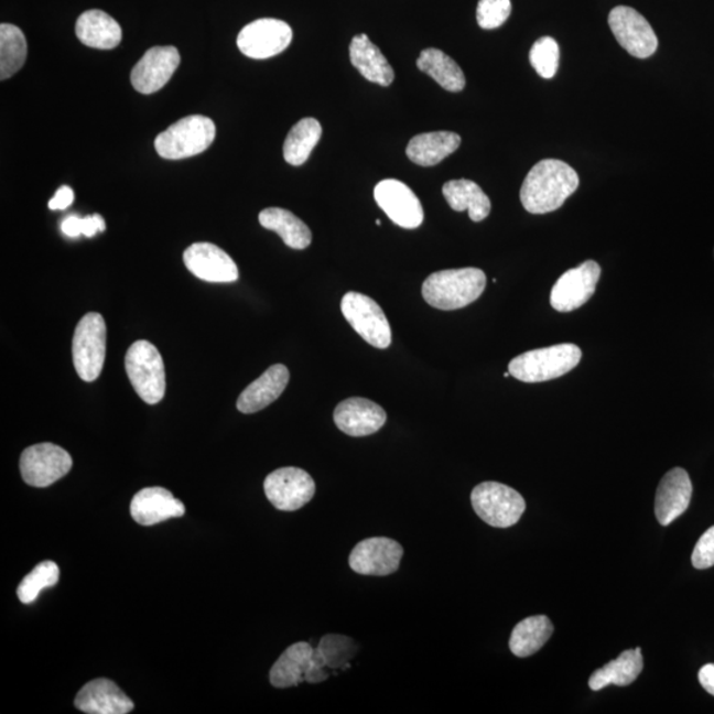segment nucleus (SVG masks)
<instances>
[{
    "mask_svg": "<svg viewBox=\"0 0 714 714\" xmlns=\"http://www.w3.org/2000/svg\"><path fill=\"white\" fill-rule=\"evenodd\" d=\"M577 172L558 159H544L528 172L520 190L522 207L533 215L558 210L577 191Z\"/></svg>",
    "mask_w": 714,
    "mask_h": 714,
    "instance_id": "1",
    "label": "nucleus"
},
{
    "mask_svg": "<svg viewBox=\"0 0 714 714\" xmlns=\"http://www.w3.org/2000/svg\"><path fill=\"white\" fill-rule=\"evenodd\" d=\"M487 284L485 271L476 268L436 271L422 284L423 300L443 311L468 306L483 294Z\"/></svg>",
    "mask_w": 714,
    "mask_h": 714,
    "instance_id": "2",
    "label": "nucleus"
},
{
    "mask_svg": "<svg viewBox=\"0 0 714 714\" xmlns=\"http://www.w3.org/2000/svg\"><path fill=\"white\" fill-rule=\"evenodd\" d=\"M581 359L582 350L575 344H555L516 356L508 364V372L522 382H544L571 372Z\"/></svg>",
    "mask_w": 714,
    "mask_h": 714,
    "instance_id": "3",
    "label": "nucleus"
},
{
    "mask_svg": "<svg viewBox=\"0 0 714 714\" xmlns=\"http://www.w3.org/2000/svg\"><path fill=\"white\" fill-rule=\"evenodd\" d=\"M216 126L210 118L190 116L178 119L155 139L159 155L170 161L202 154L214 143Z\"/></svg>",
    "mask_w": 714,
    "mask_h": 714,
    "instance_id": "4",
    "label": "nucleus"
},
{
    "mask_svg": "<svg viewBox=\"0 0 714 714\" xmlns=\"http://www.w3.org/2000/svg\"><path fill=\"white\" fill-rule=\"evenodd\" d=\"M125 368L132 388L145 403L155 405L163 400L165 394L164 363L154 344L148 340H138L131 344L125 357Z\"/></svg>",
    "mask_w": 714,
    "mask_h": 714,
    "instance_id": "5",
    "label": "nucleus"
},
{
    "mask_svg": "<svg viewBox=\"0 0 714 714\" xmlns=\"http://www.w3.org/2000/svg\"><path fill=\"white\" fill-rule=\"evenodd\" d=\"M72 356L79 379L86 382L98 379L106 356V323L101 314L89 313L78 322L73 335Z\"/></svg>",
    "mask_w": 714,
    "mask_h": 714,
    "instance_id": "6",
    "label": "nucleus"
},
{
    "mask_svg": "<svg viewBox=\"0 0 714 714\" xmlns=\"http://www.w3.org/2000/svg\"><path fill=\"white\" fill-rule=\"evenodd\" d=\"M473 508L479 518L495 528H509L526 511V500L516 489L498 482H485L472 493Z\"/></svg>",
    "mask_w": 714,
    "mask_h": 714,
    "instance_id": "7",
    "label": "nucleus"
},
{
    "mask_svg": "<svg viewBox=\"0 0 714 714\" xmlns=\"http://www.w3.org/2000/svg\"><path fill=\"white\" fill-rule=\"evenodd\" d=\"M340 307L346 321L370 346L386 349L392 344L387 315L372 298L349 291L343 296Z\"/></svg>",
    "mask_w": 714,
    "mask_h": 714,
    "instance_id": "8",
    "label": "nucleus"
},
{
    "mask_svg": "<svg viewBox=\"0 0 714 714\" xmlns=\"http://www.w3.org/2000/svg\"><path fill=\"white\" fill-rule=\"evenodd\" d=\"M19 466L26 485L44 488L64 478L71 472L73 461L66 450L45 442L25 448Z\"/></svg>",
    "mask_w": 714,
    "mask_h": 714,
    "instance_id": "9",
    "label": "nucleus"
},
{
    "mask_svg": "<svg viewBox=\"0 0 714 714\" xmlns=\"http://www.w3.org/2000/svg\"><path fill=\"white\" fill-rule=\"evenodd\" d=\"M264 495L280 511H298L313 500L316 486L307 472L298 467H282L269 474L263 482Z\"/></svg>",
    "mask_w": 714,
    "mask_h": 714,
    "instance_id": "10",
    "label": "nucleus"
},
{
    "mask_svg": "<svg viewBox=\"0 0 714 714\" xmlns=\"http://www.w3.org/2000/svg\"><path fill=\"white\" fill-rule=\"evenodd\" d=\"M293 40L291 26L278 19H258L245 25L237 36V46L245 56L256 60L280 55Z\"/></svg>",
    "mask_w": 714,
    "mask_h": 714,
    "instance_id": "11",
    "label": "nucleus"
},
{
    "mask_svg": "<svg viewBox=\"0 0 714 714\" xmlns=\"http://www.w3.org/2000/svg\"><path fill=\"white\" fill-rule=\"evenodd\" d=\"M608 25L621 48L631 56L647 58L657 52L659 43L651 24L631 7H615L608 15Z\"/></svg>",
    "mask_w": 714,
    "mask_h": 714,
    "instance_id": "12",
    "label": "nucleus"
},
{
    "mask_svg": "<svg viewBox=\"0 0 714 714\" xmlns=\"http://www.w3.org/2000/svg\"><path fill=\"white\" fill-rule=\"evenodd\" d=\"M601 271L599 264L592 260L565 271L552 289V307L559 313H571L584 306L597 289Z\"/></svg>",
    "mask_w": 714,
    "mask_h": 714,
    "instance_id": "13",
    "label": "nucleus"
},
{
    "mask_svg": "<svg viewBox=\"0 0 714 714\" xmlns=\"http://www.w3.org/2000/svg\"><path fill=\"white\" fill-rule=\"evenodd\" d=\"M403 548L389 538H369L357 544L348 558L349 567L357 574L383 575L399 571Z\"/></svg>",
    "mask_w": 714,
    "mask_h": 714,
    "instance_id": "14",
    "label": "nucleus"
},
{
    "mask_svg": "<svg viewBox=\"0 0 714 714\" xmlns=\"http://www.w3.org/2000/svg\"><path fill=\"white\" fill-rule=\"evenodd\" d=\"M375 201L396 225L405 229L419 228L423 223V209L414 192L396 178H387L376 185Z\"/></svg>",
    "mask_w": 714,
    "mask_h": 714,
    "instance_id": "15",
    "label": "nucleus"
},
{
    "mask_svg": "<svg viewBox=\"0 0 714 714\" xmlns=\"http://www.w3.org/2000/svg\"><path fill=\"white\" fill-rule=\"evenodd\" d=\"M181 64L175 46H154L131 71V84L142 95H152L167 84Z\"/></svg>",
    "mask_w": 714,
    "mask_h": 714,
    "instance_id": "16",
    "label": "nucleus"
},
{
    "mask_svg": "<svg viewBox=\"0 0 714 714\" xmlns=\"http://www.w3.org/2000/svg\"><path fill=\"white\" fill-rule=\"evenodd\" d=\"M183 261L185 268L198 280L212 283H230L236 282L240 277L236 262L214 244H192L190 248L185 249Z\"/></svg>",
    "mask_w": 714,
    "mask_h": 714,
    "instance_id": "17",
    "label": "nucleus"
},
{
    "mask_svg": "<svg viewBox=\"0 0 714 714\" xmlns=\"http://www.w3.org/2000/svg\"><path fill=\"white\" fill-rule=\"evenodd\" d=\"M337 429L350 436L372 435L386 425L387 413L379 403L361 397H350L334 410Z\"/></svg>",
    "mask_w": 714,
    "mask_h": 714,
    "instance_id": "18",
    "label": "nucleus"
},
{
    "mask_svg": "<svg viewBox=\"0 0 714 714\" xmlns=\"http://www.w3.org/2000/svg\"><path fill=\"white\" fill-rule=\"evenodd\" d=\"M692 491V482L684 468H672L663 476L654 498V515L661 526H670L686 511Z\"/></svg>",
    "mask_w": 714,
    "mask_h": 714,
    "instance_id": "19",
    "label": "nucleus"
},
{
    "mask_svg": "<svg viewBox=\"0 0 714 714\" xmlns=\"http://www.w3.org/2000/svg\"><path fill=\"white\" fill-rule=\"evenodd\" d=\"M75 706L88 714H128L134 703L115 681L99 678L85 684L77 693Z\"/></svg>",
    "mask_w": 714,
    "mask_h": 714,
    "instance_id": "20",
    "label": "nucleus"
},
{
    "mask_svg": "<svg viewBox=\"0 0 714 714\" xmlns=\"http://www.w3.org/2000/svg\"><path fill=\"white\" fill-rule=\"evenodd\" d=\"M130 513L138 524L151 527L165 520L182 518L185 507L169 489L148 487L134 495Z\"/></svg>",
    "mask_w": 714,
    "mask_h": 714,
    "instance_id": "21",
    "label": "nucleus"
},
{
    "mask_svg": "<svg viewBox=\"0 0 714 714\" xmlns=\"http://www.w3.org/2000/svg\"><path fill=\"white\" fill-rule=\"evenodd\" d=\"M356 651L357 647L353 639L343 635H324L320 646L314 648L313 659L304 674V681L311 684L322 683L328 679L329 670L346 668Z\"/></svg>",
    "mask_w": 714,
    "mask_h": 714,
    "instance_id": "22",
    "label": "nucleus"
},
{
    "mask_svg": "<svg viewBox=\"0 0 714 714\" xmlns=\"http://www.w3.org/2000/svg\"><path fill=\"white\" fill-rule=\"evenodd\" d=\"M290 380L289 369L282 364L271 366L264 374L244 389L238 397L237 409L244 414H253L268 408L270 403L278 400Z\"/></svg>",
    "mask_w": 714,
    "mask_h": 714,
    "instance_id": "23",
    "label": "nucleus"
},
{
    "mask_svg": "<svg viewBox=\"0 0 714 714\" xmlns=\"http://www.w3.org/2000/svg\"><path fill=\"white\" fill-rule=\"evenodd\" d=\"M350 63L368 82L389 86L393 83L394 72L382 55L379 46L370 42L366 33L357 35L349 45Z\"/></svg>",
    "mask_w": 714,
    "mask_h": 714,
    "instance_id": "24",
    "label": "nucleus"
},
{
    "mask_svg": "<svg viewBox=\"0 0 714 714\" xmlns=\"http://www.w3.org/2000/svg\"><path fill=\"white\" fill-rule=\"evenodd\" d=\"M76 35L83 44L96 50H112L121 43L122 29L108 13L89 10L79 15Z\"/></svg>",
    "mask_w": 714,
    "mask_h": 714,
    "instance_id": "25",
    "label": "nucleus"
},
{
    "mask_svg": "<svg viewBox=\"0 0 714 714\" xmlns=\"http://www.w3.org/2000/svg\"><path fill=\"white\" fill-rule=\"evenodd\" d=\"M462 139L456 132L433 131L415 136L409 142L407 155L422 167H432L458 150Z\"/></svg>",
    "mask_w": 714,
    "mask_h": 714,
    "instance_id": "26",
    "label": "nucleus"
},
{
    "mask_svg": "<svg viewBox=\"0 0 714 714\" xmlns=\"http://www.w3.org/2000/svg\"><path fill=\"white\" fill-rule=\"evenodd\" d=\"M643 671V654L639 647L621 652L610 663L595 671L588 679L593 691L604 690L607 685L627 686L638 679Z\"/></svg>",
    "mask_w": 714,
    "mask_h": 714,
    "instance_id": "27",
    "label": "nucleus"
},
{
    "mask_svg": "<svg viewBox=\"0 0 714 714\" xmlns=\"http://www.w3.org/2000/svg\"><path fill=\"white\" fill-rule=\"evenodd\" d=\"M314 647L306 641H298L286 648L270 670V683L275 688H290L304 681L313 659Z\"/></svg>",
    "mask_w": 714,
    "mask_h": 714,
    "instance_id": "28",
    "label": "nucleus"
},
{
    "mask_svg": "<svg viewBox=\"0 0 714 714\" xmlns=\"http://www.w3.org/2000/svg\"><path fill=\"white\" fill-rule=\"evenodd\" d=\"M442 192L450 207L456 212L468 210L469 218L475 223L485 220L491 212V201L478 184L467 178L445 183Z\"/></svg>",
    "mask_w": 714,
    "mask_h": 714,
    "instance_id": "29",
    "label": "nucleus"
},
{
    "mask_svg": "<svg viewBox=\"0 0 714 714\" xmlns=\"http://www.w3.org/2000/svg\"><path fill=\"white\" fill-rule=\"evenodd\" d=\"M264 229L280 235L283 242L291 249L303 250L313 241V234L300 217L283 208H267L258 216Z\"/></svg>",
    "mask_w": 714,
    "mask_h": 714,
    "instance_id": "30",
    "label": "nucleus"
},
{
    "mask_svg": "<svg viewBox=\"0 0 714 714\" xmlns=\"http://www.w3.org/2000/svg\"><path fill=\"white\" fill-rule=\"evenodd\" d=\"M553 625L545 615H534L515 626L509 639V650L518 658L532 657L551 639Z\"/></svg>",
    "mask_w": 714,
    "mask_h": 714,
    "instance_id": "31",
    "label": "nucleus"
},
{
    "mask_svg": "<svg viewBox=\"0 0 714 714\" xmlns=\"http://www.w3.org/2000/svg\"><path fill=\"white\" fill-rule=\"evenodd\" d=\"M416 66L423 73L434 78L443 89L448 91H461L465 89L466 78L461 66L445 52L435 48H428L421 52Z\"/></svg>",
    "mask_w": 714,
    "mask_h": 714,
    "instance_id": "32",
    "label": "nucleus"
},
{
    "mask_svg": "<svg viewBox=\"0 0 714 714\" xmlns=\"http://www.w3.org/2000/svg\"><path fill=\"white\" fill-rule=\"evenodd\" d=\"M322 137V126L314 118H303L290 130L283 144V156L291 165L307 162Z\"/></svg>",
    "mask_w": 714,
    "mask_h": 714,
    "instance_id": "33",
    "label": "nucleus"
},
{
    "mask_svg": "<svg viewBox=\"0 0 714 714\" xmlns=\"http://www.w3.org/2000/svg\"><path fill=\"white\" fill-rule=\"evenodd\" d=\"M26 40L22 30L17 25H0V78L7 79L15 75L25 63Z\"/></svg>",
    "mask_w": 714,
    "mask_h": 714,
    "instance_id": "34",
    "label": "nucleus"
},
{
    "mask_svg": "<svg viewBox=\"0 0 714 714\" xmlns=\"http://www.w3.org/2000/svg\"><path fill=\"white\" fill-rule=\"evenodd\" d=\"M58 580L60 569L56 562L43 561L20 582L17 591L18 598L22 604L30 605L37 599L44 588L55 586Z\"/></svg>",
    "mask_w": 714,
    "mask_h": 714,
    "instance_id": "35",
    "label": "nucleus"
},
{
    "mask_svg": "<svg viewBox=\"0 0 714 714\" xmlns=\"http://www.w3.org/2000/svg\"><path fill=\"white\" fill-rule=\"evenodd\" d=\"M529 62L538 75L551 79L555 76L560 63V46L553 37L538 40L529 52Z\"/></svg>",
    "mask_w": 714,
    "mask_h": 714,
    "instance_id": "36",
    "label": "nucleus"
},
{
    "mask_svg": "<svg viewBox=\"0 0 714 714\" xmlns=\"http://www.w3.org/2000/svg\"><path fill=\"white\" fill-rule=\"evenodd\" d=\"M511 0H479L476 20L483 30L499 29L511 15Z\"/></svg>",
    "mask_w": 714,
    "mask_h": 714,
    "instance_id": "37",
    "label": "nucleus"
},
{
    "mask_svg": "<svg viewBox=\"0 0 714 714\" xmlns=\"http://www.w3.org/2000/svg\"><path fill=\"white\" fill-rule=\"evenodd\" d=\"M692 564L700 571L714 565V526L701 536L696 547H694Z\"/></svg>",
    "mask_w": 714,
    "mask_h": 714,
    "instance_id": "38",
    "label": "nucleus"
},
{
    "mask_svg": "<svg viewBox=\"0 0 714 714\" xmlns=\"http://www.w3.org/2000/svg\"><path fill=\"white\" fill-rule=\"evenodd\" d=\"M73 201H75V192L68 185H63L62 188L57 190L55 196L51 198L48 207L52 210H63L68 208Z\"/></svg>",
    "mask_w": 714,
    "mask_h": 714,
    "instance_id": "39",
    "label": "nucleus"
},
{
    "mask_svg": "<svg viewBox=\"0 0 714 714\" xmlns=\"http://www.w3.org/2000/svg\"><path fill=\"white\" fill-rule=\"evenodd\" d=\"M106 224L102 216L93 215L83 217V235L95 237L98 231H105Z\"/></svg>",
    "mask_w": 714,
    "mask_h": 714,
    "instance_id": "40",
    "label": "nucleus"
},
{
    "mask_svg": "<svg viewBox=\"0 0 714 714\" xmlns=\"http://www.w3.org/2000/svg\"><path fill=\"white\" fill-rule=\"evenodd\" d=\"M62 230L65 236L78 237L83 235V218L78 216L66 217L62 223Z\"/></svg>",
    "mask_w": 714,
    "mask_h": 714,
    "instance_id": "41",
    "label": "nucleus"
},
{
    "mask_svg": "<svg viewBox=\"0 0 714 714\" xmlns=\"http://www.w3.org/2000/svg\"><path fill=\"white\" fill-rule=\"evenodd\" d=\"M701 686L714 696V664H706L699 672Z\"/></svg>",
    "mask_w": 714,
    "mask_h": 714,
    "instance_id": "42",
    "label": "nucleus"
},
{
    "mask_svg": "<svg viewBox=\"0 0 714 714\" xmlns=\"http://www.w3.org/2000/svg\"><path fill=\"white\" fill-rule=\"evenodd\" d=\"M376 225H381V221H380V220H376Z\"/></svg>",
    "mask_w": 714,
    "mask_h": 714,
    "instance_id": "43",
    "label": "nucleus"
}]
</instances>
